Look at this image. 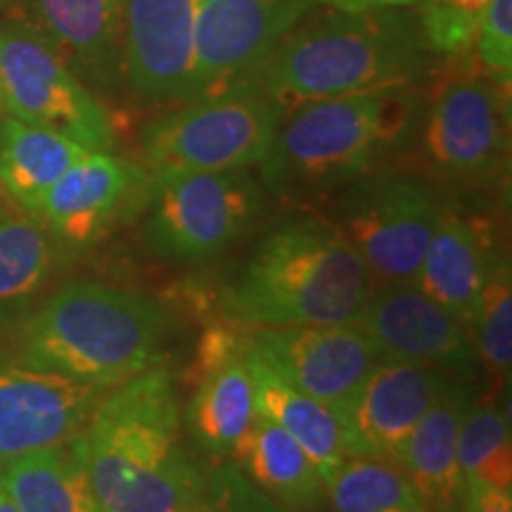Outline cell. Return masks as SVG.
<instances>
[{
  "label": "cell",
  "instance_id": "3",
  "mask_svg": "<svg viewBox=\"0 0 512 512\" xmlns=\"http://www.w3.org/2000/svg\"><path fill=\"white\" fill-rule=\"evenodd\" d=\"M375 290L361 256L325 221H290L256 245L223 292L245 330L356 323Z\"/></svg>",
  "mask_w": 512,
  "mask_h": 512
},
{
  "label": "cell",
  "instance_id": "13",
  "mask_svg": "<svg viewBox=\"0 0 512 512\" xmlns=\"http://www.w3.org/2000/svg\"><path fill=\"white\" fill-rule=\"evenodd\" d=\"M316 0H195L200 95L249 79Z\"/></svg>",
  "mask_w": 512,
  "mask_h": 512
},
{
  "label": "cell",
  "instance_id": "30",
  "mask_svg": "<svg viewBox=\"0 0 512 512\" xmlns=\"http://www.w3.org/2000/svg\"><path fill=\"white\" fill-rule=\"evenodd\" d=\"M482 12H465L448 5L446 0H425L420 3L418 19L422 34L432 55L465 57L475 48Z\"/></svg>",
  "mask_w": 512,
  "mask_h": 512
},
{
  "label": "cell",
  "instance_id": "35",
  "mask_svg": "<svg viewBox=\"0 0 512 512\" xmlns=\"http://www.w3.org/2000/svg\"><path fill=\"white\" fill-rule=\"evenodd\" d=\"M330 10L339 12H368V10H394V8H415L425 0H316Z\"/></svg>",
  "mask_w": 512,
  "mask_h": 512
},
{
  "label": "cell",
  "instance_id": "7",
  "mask_svg": "<svg viewBox=\"0 0 512 512\" xmlns=\"http://www.w3.org/2000/svg\"><path fill=\"white\" fill-rule=\"evenodd\" d=\"M413 143L444 181L486 185L501 178L510 157L508 83L484 69H453L422 105Z\"/></svg>",
  "mask_w": 512,
  "mask_h": 512
},
{
  "label": "cell",
  "instance_id": "12",
  "mask_svg": "<svg viewBox=\"0 0 512 512\" xmlns=\"http://www.w3.org/2000/svg\"><path fill=\"white\" fill-rule=\"evenodd\" d=\"M456 377L422 363L382 358L347 406L337 411L347 458L396 463L422 415Z\"/></svg>",
  "mask_w": 512,
  "mask_h": 512
},
{
  "label": "cell",
  "instance_id": "8",
  "mask_svg": "<svg viewBox=\"0 0 512 512\" xmlns=\"http://www.w3.org/2000/svg\"><path fill=\"white\" fill-rule=\"evenodd\" d=\"M261 209L264 185L249 169L152 176L147 242L164 259L200 264L233 247Z\"/></svg>",
  "mask_w": 512,
  "mask_h": 512
},
{
  "label": "cell",
  "instance_id": "22",
  "mask_svg": "<svg viewBox=\"0 0 512 512\" xmlns=\"http://www.w3.org/2000/svg\"><path fill=\"white\" fill-rule=\"evenodd\" d=\"M233 465L261 494L290 510L318 508L325 482L302 446L268 415L256 418L233 451Z\"/></svg>",
  "mask_w": 512,
  "mask_h": 512
},
{
  "label": "cell",
  "instance_id": "5",
  "mask_svg": "<svg viewBox=\"0 0 512 512\" xmlns=\"http://www.w3.org/2000/svg\"><path fill=\"white\" fill-rule=\"evenodd\" d=\"M164 330L162 306L143 294L69 283L24 323L19 363L114 389L157 368Z\"/></svg>",
  "mask_w": 512,
  "mask_h": 512
},
{
  "label": "cell",
  "instance_id": "34",
  "mask_svg": "<svg viewBox=\"0 0 512 512\" xmlns=\"http://www.w3.org/2000/svg\"><path fill=\"white\" fill-rule=\"evenodd\" d=\"M463 512H512V491L494 486H465Z\"/></svg>",
  "mask_w": 512,
  "mask_h": 512
},
{
  "label": "cell",
  "instance_id": "37",
  "mask_svg": "<svg viewBox=\"0 0 512 512\" xmlns=\"http://www.w3.org/2000/svg\"><path fill=\"white\" fill-rule=\"evenodd\" d=\"M0 512H19L15 501H12V498L8 496V491H5L3 486H0Z\"/></svg>",
  "mask_w": 512,
  "mask_h": 512
},
{
  "label": "cell",
  "instance_id": "38",
  "mask_svg": "<svg viewBox=\"0 0 512 512\" xmlns=\"http://www.w3.org/2000/svg\"><path fill=\"white\" fill-rule=\"evenodd\" d=\"M0 105H3V88H0Z\"/></svg>",
  "mask_w": 512,
  "mask_h": 512
},
{
  "label": "cell",
  "instance_id": "6",
  "mask_svg": "<svg viewBox=\"0 0 512 512\" xmlns=\"http://www.w3.org/2000/svg\"><path fill=\"white\" fill-rule=\"evenodd\" d=\"M283 105L254 79L207 91L152 121L143 157L152 176L252 169L268 157Z\"/></svg>",
  "mask_w": 512,
  "mask_h": 512
},
{
  "label": "cell",
  "instance_id": "31",
  "mask_svg": "<svg viewBox=\"0 0 512 512\" xmlns=\"http://www.w3.org/2000/svg\"><path fill=\"white\" fill-rule=\"evenodd\" d=\"M475 55L486 74L510 86L512 74V0H489L479 17Z\"/></svg>",
  "mask_w": 512,
  "mask_h": 512
},
{
  "label": "cell",
  "instance_id": "15",
  "mask_svg": "<svg viewBox=\"0 0 512 512\" xmlns=\"http://www.w3.org/2000/svg\"><path fill=\"white\" fill-rule=\"evenodd\" d=\"M124 79L155 105L200 95L195 0H124Z\"/></svg>",
  "mask_w": 512,
  "mask_h": 512
},
{
  "label": "cell",
  "instance_id": "28",
  "mask_svg": "<svg viewBox=\"0 0 512 512\" xmlns=\"http://www.w3.org/2000/svg\"><path fill=\"white\" fill-rule=\"evenodd\" d=\"M458 465L465 486L512 491V437L503 408L470 403L458 430Z\"/></svg>",
  "mask_w": 512,
  "mask_h": 512
},
{
  "label": "cell",
  "instance_id": "20",
  "mask_svg": "<svg viewBox=\"0 0 512 512\" xmlns=\"http://www.w3.org/2000/svg\"><path fill=\"white\" fill-rule=\"evenodd\" d=\"M36 31L76 76L110 86L124 76V0H31Z\"/></svg>",
  "mask_w": 512,
  "mask_h": 512
},
{
  "label": "cell",
  "instance_id": "19",
  "mask_svg": "<svg viewBox=\"0 0 512 512\" xmlns=\"http://www.w3.org/2000/svg\"><path fill=\"white\" fill-rule=\"evenodd\" d=\"M472 401L475 396L465 380L448 382L396 460L425 512H463L465 479L458 465V430Z\"/></svg>",
  "mask_w": 512,
  "mask_h": 512
},
{
  "label": "cell",
  "instance_id": "21",
  "mask_svg": "<svg viewBox=\"0 0 512 512\" xmlns=\"http://www.w3.org/2000/svg\"><path fill=\"white\" fill-rule=\"evenodd\" d=\"M494 256L477 223L446 207L427 242L413 285L472 328Z\"/></svg>",
  "mask_w": 512,
  "mask_h": 512
},
{
  "label": "cell",
  "instance_id": "14",
  "mask_svg": "<svg viewBox=\"0 0 512 512\" xmlns=\"http://www.w3.org/2000/svg\"><path fill=\"white\" fill-rule=\"evenodd\" d=\"M356 323L373 337L384 358L439 368L465 382L479 366L470 325L413 283L375 285Z\"/></svg>",
  "mask_w": 512,
  "mask_h": 512
},
{
  "label": "cell",
  "instance_id": "17",
  "mask_svg": "<svg viewBox=\"0 0 512 512\" xmlns=\"http://www.w3.org/2000/svg\"><path fill=\"white\" fill-rule=\"evenodd\" d=\"M256 392L245 356V332L209 330L197 356V382L185 408L195 444L230 456L256 418Z\"/></svg>",
  "mask_w": 512,
  "mask_h": 512
},
{
  "label": "cell",
  "instance_id": "18",
  "mask_svg": "<svg viewBox=\"0 0 512 512\" xmlns=\"http://www.w3.org/2000/svg\"><path fill=\"white\" fill-rule=\"evenodd\" d=\"M150 188L140 166L107 152H86L48 190L38 219L55 240L83 247L100 240L133 197Z\"/></svg>",
  "mask_w": 512,
  "mask_h": 512
},
{
  "label": "cell",
  "instance_id": "29",
  "mask_svg": "<svg viewBox=\"0 0 512 512\" xmlns=\"http://www.w3.org/2000/svg\"><path fill=\"white\" fill-rule=\"evenodd\" d=\"M472 337L479 363L501 384L510 380L512 366V275L508 256L496 254L479 297Z\"/></svg>",
  "mask_w": 512,
  "mask_h": 512
},
{
  "label": "cell",
  "instance_id": "10",
  "mask_svg": "<svg viewBox=\"0 0 512 512\" xmlns=\"http://www.w3.org/2000/svg\"><path fill=\"white\" fill-rule=\"evenodd\" d=\"M0 88L10 117L62 133L91 152L112 147L110 114L34 24L0 22Z\"/></svg>",
  "mask_w": 512,
  "mask_h": 512
},
{
  "label": "cell",
  "instance_id": "16",
  "mask_svg": "<svg viewBox=\"0 0 512 512\" xmlns=\"http://www.w3.org/2000/svg\"><path fill=\"white\" fill-rule=\"evenodd\" d=\"M107 392L0 358V460L69 444Z\"/></svg>",
  "mask_w": 512,
  "mask_h": 512
},
{
  "label": "cell",
  "instance_id": "24",
  "mask_svg": "<svg viewBox=\"0 0 512 512\" xmlns=\"http://www.w3.org/2000/svg\"><path fill=\"white\" fill-rule=\"evenodd\" d=\"M86 152L91 150L50 128L5 119L0 128V188L17 207L38 216L48 190Z\"/></svg>",
  "mask_w": 512,
  "mask_h": 512
},
{
  "label": "cell",
  "instance_id": "4",
  "mask_svg": "<svg viewBox=\"0 0 512 512\" xmlns=\"http://www.w3.org/2000/svg\"><path fill=\"white\" fill-rule=\"evenodd\" d=\"M422 105L415 86H396L292 107L261 162L264 185L285 197L342 190L413 143Z\"/></svg>",
  "mask_w": 512,
  "mask_h": 512
},
{
  "label": "cell",
  "instance_id": "32",
  "mask_svg": "<svg viewBox=\"0 0 512 512\" xmlns=\"http://www.w3.org/2000/svg\"><path fill=\"white\" fill-rule=\"evenodd\" d=\"M238 467L233 463L223 465L214 475L207 477V489L204 496L197 501L195 508L188 512H233V489Z\"/></svg>",
  "mask_w": 512,
  "mask_h": 512
},
{
  "label": "cell",
  "instance_id": "26",
  "mask_svg": "<svg viewBox=\"0 0 512 512\" xmlns=\"http://www.w3.org/2000/svg\"><path fill=\"white\" fill-rule=\"evenodd\" d=\"M55 238L38 216L0 202V311L27 302L55 268Z\"/></svg>",
  "mask_w": 512,
  "mask_h": 512
},
{
  "label": "cell",
  "instance_id": "1",
  "mask_svg": "<svg viewBox=\"0 0 512 512\" xmlns=\"http://www.w3.org/2000/svg\"><path fill=\"white\" fill-rule=\"evenodd\" d=\"M69 446L98 512H188L207 489L181 444V403L162 368L110 389Z\"/></svg>",
  "mask_w": 512,
  "mask_h": 512
},
{
  "label": "cell",
  "instance_id": "27",
  "mask_svg": "<svg viewBox=\"0 0 512 512\" xmlns=\"http://www.w3.org/2000/svg\"><path fill=\"white\" fill-rule=\"evenodd\" d=\"M325 491L332 512H425L406 472L392 460L344 458Z\"/></svg>",
  "mask_w": 512,
  "mask_h": 512
},
{
  "label": "cell",
  "instance_id": "25",
  "mask_svg": "<svg viewBox=\"0 0 512 512\" xmlns=\"http://www.w3.org/2000/svg\"><path fill=\"white\" fill-rule=\"evenodd\" d=\"M0 486L19 512H98L72 446H50L5 460Z\"/></svg>",
  "mask_w": 512,
  "mask_h": 512
},
{
  "label": "cell",
  "instance_id": "33",
  "mask_svg": "<svg viewBox=\"0 0 512 512\" xmlns=\"http://www.w3.org/2000/svg\"><path fill=\"white\" fill-rule=\"evenodd\" d=\"M233 512H292L285 505L275 503L273 498L261 494L256 486L238 470L233 489Z\"/></svg>",
  "mask_w": 512,
  "mask_h": 512
},
{
  "label": "cell",
  "instance_id": "36",
  "mask_svg": "<svg viewBox=\"0 0 512 512\" xmlns=\"http://www.w3.org/2000/svg\"><path fill=\"white\" fill-rule=\"evenodd\" d=\"M448 5H453V8H458V10H465V12H482L484 8H486V3H489V0H446Z\"/></svg>",
  "mask_w": 512,
  "mask_h": 512
},
{
  "label": "cell",
  "instance_id": "11",
  "mask_svg": "<svg viewBox=\"0 0 512 512\" xmlns=\"http://www.w3.org/2000/svg\"><path fill=\"white\" fill-rule=\"evenodd\" d=\"M245 337L275 375L335 415L384 358L358 323L256 328L245 330Z\"/></svg>",
  "mask_w": 512,
  "mask_h": 512
},
{
  "label": "cell",
  "instance_id": "39",
  "mask_svg": "<svg viewBox=\"0 0 512 512\" xmlns=\"http://www.w3.org/2000/svg\"><path fill=\"white\" fill-rule=\"evenodd\" d=\"M5 3V0H0V5H3Z\"/></svg>",
  "mask_w": 512,
  "mask_h": 512
},
{
  "label": "cell",
  "instance_id": "2",
  "mask_svg": "<svg viewBox=\"0 0 512 512\" xmlns=\"http://www.w3.org/2000/svg\"><path fill=\"white\" fill-rule=\"evenodd\" d=\"M432 57L418 12L328 8L316 17L309 12L249 79L292 110L311 100L415 86Z\"/></svg>",
  "mask_w": 512,
  "mask_h": 512
},
{
  "label": "cell",
  "instance_id": "23",
  "mask_svg": "<svg viewBox=\"0 0 512 512\" xmlns=\"http://www.w3.org/2000/svg\"><path fill=\"white\" fill-rule=\"evenodd\" d=\"M245 356L254 380L256 411L278 422L290 437L304 448L316 465L318 475L328 482L332 472L347 458L339 420L332 408L306 396L278 377L259 356L249 349L245 337Z\"/></svg>",
  "mask_w": 512,
  "mask_h": 512
},
{
  "label": "cell",
  "instance_id": "9",
  "mask_svg": "<svg viewBox=\"0 0 512 512\" xmlns=\"http://www.w3.org/2000/svg\"><path fill=\"white\" fill-rule=\"evenodd\" d=\"M446 202L420 178L373 171L344 185L335 226L375 285L413 283Z\"/></svg>",
  "mask_w": 512,
  "mask_h": 512
}]
</instances>
